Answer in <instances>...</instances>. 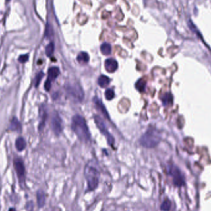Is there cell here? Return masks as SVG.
Listing matches in <instances>:
<instances>
[{
	"label": "cell",
	"mask_w": 211,
	"mask_h": 211,
	"mask_svg": "<svg viewBox=\"0 0 211 211\" xmlns=\"http://www.w3.org/2000/svg\"><path fill=\"white\" fill-rule=\"evenodd\" d=\"M71 127L80 140L84 142L89 141L91 134L84 118L80 115H75L72 119Z\"/></svg>",
	"instance_id": "cell-1"
},
{
	"label": "cell",
	"mask_w": 211,
	"mask_h": 211,
	"mask_svg": "<svg viewBox=\"0 0 211 211\" xmlns=\"http://www.w3.org/2000/svg\"><path fill=\"white\" fill-rule=\"evenodd\" d=\"M100 176L99 170L93 165V162L90 161L87 164L85 168V177L89 190H94L98 187Z\"/></svg>",
	"instance_id": "cell-2"
},
{
	"label": "cell",
	"mask_w": 211,
	"mask_h": 211,
	"mask_svg": "<svg viewBox=\"0 0 211 211\" xmlns=\"http://www.w3.org/2000/svg\"><path fill=\"white\" fill-rule=\"evenodd\" d=\"M161 141V135L158 130L156 129H149L141 137L140 142L143 147L152 148L159 143Z\"/></svg>",
	"instance_id": "cell-3"
},
{
	"label": "cell",
	"mask_w": 211,
	"mask_h": 211,
	"mask_svg": "<svg viewBox=\"0 0 211 211\" xmlns=\"http://www.w3.org/2000/svg\"><path fill=\"white\" fill-rule=\"evenodd\" d=\"M94 122H95L98 128L100 129L101 133L103 134L105 136V137L106 138L107 143H109V144L110 146H112V145H113L114 143V138L109 133V132H108L107 127L106 126L105 123L103 122V120H102V119L100 117H99V116H97V115L94 116Z\"/></svg>",
	"instance_id": "cell-4"
},
{
	"label": "cell",
	"mask_w": 211,
	"mask_h": 211,
	"mask_svg": "<svg viewBox=\"0 0 211 211\" xmlns=\"http://www.w3.org/2000/svg\"><path fill=\"white\" fill-rule=\"evenodd\" d=\"M66 90L69 95L76 101H82L84 97V93L82 87L77 83L67 86Z\"/></svg>",
	"instance_id": "cell-5"
},
{
	"label": "cell",
	"mask_w": 211,
	"mask_h": 211,
	"mask_svg": "<svg viewBox=\"0 0 211 211\" xmlns=\"http://www.w3.org/2000/svg\"><path fill=\"white\" fill-rule=\"evenodd\" d=\"M14 167L15 169L17 177L19 178L20 184L25 183V166L22 160L20 158H16L14 160Z\"/></svg>",
	"instance_id": "cell-6"
},
{
	"label": "cell",
	"mask_w": 211,
	"mask_h": 211,
	"mask_svg": "<svg viewBox=\"0 0 211 211\" xmlns=\"http://www.w3.org/2000/svg\"><path fill=\"white\" fill-rule=\"evenodd\" d=\"M169 172L171 175L173 177V181L175 185L177 187H181L185 184L184 178L182 174L176 166H171L170 167Z\"/></svg>",
	"instance_id": "cell-7"
},
{
	"label": "cell",
	"mask_w": 211,
	"mask_h": 211,
	"mask_svg": "<svg viewBox=\"0 0 211 211\" xmlns=\"http://www.w3.org/2000/svg\"><path fill=\"white\" fill-rule=\"evenodd\" d=\"M60 74V70L57 67H52L48 70V77L45 83V89L49 92L51 87V83Z\"/></svg>",
	"instance_id": "cell-8"
},
{
	"label": "cell",
	"mask_w": 211,
	"mask_h": 211,
	"mask_svg": "<svg viewBox=\"0 0 211 211\" xmlns=\"http://www.w3.org/2000/svg\"><path fill=\"white\" fill-rule=\"evenodd\" d=\"M51 128L54 133L57 135H59L63 130V122L57 113H55L52 117Z\"/></svg>",
	"instance_id": "cell-9"
},
{
	"label": "cell",
	"mask_w": 211,
	"mask_h": 211,
	"mask_svg": "<svg viewBox=\"0 0 211 211\" xmlns=\"http://www.w3.org/2000/svg\"><path fill=\"white\" fill-rule=\"evenodd\" d=\"M105 69L108 72L113 73L115 71H117L118 68V63L116 60L114 59H107L105 61L104 63Z\"/></svg>",
	"instance_id": "cell-10"
},
{
	"label": "cell",
	"mask_w": 211,
	"mask_h": 211,
	"mask_svg": "<svg viewBox=\"0 0 211 211\" xmlns=\"http://www.w3.org/2000/svg\"><path fill=\"white\" fill-rule=\"evenodd\" d=\"M94 104H95L97 109L99 111H100L101 113L103 114L106 118L109 119V114L106 110V109L105 106L103 104V103L101 102V101L98 99V98L95 97L94 98Z\"/></svg>",
	"instance_id": "cell-11"
},
{
	"label": "cell",
	"mask_w": 211,
	"mask_h": 211,
	"mask_svg": "<svg viewBox=\"0 0 211 211\" xmlns=\"http://www.w3.org/2000/svg\"><path fill=\"white\" fill-rule=\"evenodd\" d=\"M22 129L21 123L19 122L18 119L16 117H14L11 121L10 126H9V129L12 131H14V132H20Z\"/></svg>",
	"instance_id": "cell-12"
},
{
	"label": "cell",
	"mask_w": 211,
	"mask_h": 211,
	"mask_svg": "<svg viewBox=\"0 0 211 211\" xmlns=\"http://www.w3.org/2000/svg\"><path fill=\"white\" fill-rule=\"evenodd\" d=\"M37 204L39 207H43L45 204L46 201V195L44 191L42 190H38L37 193Z\"/></svg>",
	"instance_id": "cell-13"
},
{
	"label": "cell",
	"mask_w": 211,
	"mask_h": 211,
	"mask_svg": "<svg viewBox=\"0 0 211 211\" xmlns=\"http://www.w3.org/2000/svg\"><path fill=\"white\" fill-rule=\"evenodd\" d=\"M162 103L164 106H170L173 104V96L170 93H165L161 98Z\"/></svg>",
	"instance_id": "cell-14"
},
{
	"label": "cell",
	"mask_w": 211,
	"mask_h": 211,
	"mask_svg": "<svg viewBox=\"0 0 211 211\" xmlns=\"http://www.w3.org/2000/svg\"><path fill=\"white\" fill-rule=\"evenodd\" d=\"M110 82H111L110 78L107 77L106 75H101L98 80V85H99L101 88H105V87L108 86L109 85Z\"/></svg>",
	"instance_id": "cell-15"
},
{
	"label": "cell",
	"mask_w": 211,
	"mask_h": 211,
	"mask_svg": "<svg viewBox=\"0 0 211 211\" xmlns=\"http://www.w3.org/2000/svg\"><path fill=\"white\" fill-rule=\"evenodd\" d=\"M77 59L80 64H84L88 63L90 60V56L86 52H81L78 54Z\"/></svg>",
	"instance_id": "cell-16"
},
{
	"label": "cell",
	"mask_w": 211,
	"mask_h": 211,
	"mask_svg": "<svg viewBox=\"0 0 211 211\" xmlns=\"http://www.w3.org/2000/svg\"><path fill=\"white\" fill-rule=\"evenodd\" d=\"M146 82L143 78H141L136 82L135 83V88L140 93L144 92L146 90Z\"/></svg>",
	"instance_id": "cell-17"
},
{
	"label": "cell",
	"mask_w": 211,
	"mask_h": 211,
	"mask_svg": "<svg viewBox=\"0 0 211 211\" xmlns=\"http://www.w3.org/2000/svg\"><path fill=\"white\" fill-rule=\"evenodd\" d=\"M16 148L19 151H23L26 148V142L22 137H19L16 141Z\"/></svg>",
	"instance_id": "cell-18"
},
{
	"label": "cell",
	"mask_w": 211,
	"mask_h": 211,
	"mask_svg": "<svg viewBox=\"0 0 211 211\" xmlns=\"http://www.w3.org/2000/svg\"><path fill=\"white\" fill-rule=\"evenodd\" d=\"M100 49H101V52L102 53V54L106 56H108V55H109V54H111V51H112L111 45L109 44V43H103V44H102L101 46Z\"/></svg>",
	"instance_id": "cell-19"
},
{
	"label": "cell",
	"mask_w": 211,
	"mask_h": 211,
	"mask_svg": "<svg viewBox=\"0 0 211 211\" xmlns=\"http://www.w3.org/2000/svg\"><path fill=\"white\" fill-rule=\"evenodd\" d=\"M54 43H50L49 44H48L46 47L45 52H46V54L47 55V56H48V57L51 56L54 53Z\"/></svg>",
	"instance_id": "cell-20"
},
{
	"label": "cell",
	"mask_w": 211,
	"mask_h": 211,
	"mask_svg": "<svg viewBox=\"0 0 211 211\" xmlns=\"http://www.w3.org/2000/svg\"><path fill=\"white\" fill-rule=\"evenodd\" d=\"M171 207V202L169 199H166L164 201L161 206V210L162 211H169Z\"/></svg>",
	"instance_id": "cell-21"
},
{
	"label": "cell",
	"mask_w": 211,
	"mask_h": 211,
	"mask_svg": "<svg viewBox=\"0 0 211 211\" xmlns=\"http://www.w3.org/2000/svg\"><path fill=\"white\" fill-rule=\"evenodd\" d=\"M43 76H44V73H43V72H40L37 75H36L35 78L34 79V85L36 88H37V87L38 86Z\"/></svg>",
	"instance_id": "cell-22"
},
{
	"label": "cell",
	"mask_w": 211,
	"mask_h": 211,
	"mask_svg": "<svg viewBox=\"0 0 211 211\" xmlns=\"http://www.w3.org/2000/svg\"><path fill=\"white\" fill-rule=\"evenodd\" d=\"M105 97L107 100H112L115 97L114 92L112 90L107 89L105 92Z\"/></svg>",
	"instance_id": "cell-23"
},
{
	"label": "cell",
	"mask_w": 211,
	"mask_h": 211,
	"mask_svg": "<svg viewBox=\"0 0 211 211\" xmlns=\"http://www.w3.org/2000/svg\"><path fill=\"white\" fill-rule=\"evenodd\" d=\"M41 117H42V119H41V121H40V124H39V128L40 130H42L43 127L45 126V120H46V113L45 112V111H42V113L41 114Z\"/></svg>",
	"instance_id": "cell-24"
},
{
	"label": "cell",
	"mask_w": 211,
	"mask_h": 211,
	"mask_svg": "<svg viewBox=\"0 0 211 211\" xmlns=\"http://www.w3.org/2000/svg\"><path fill=\"white\" fill-rule=\"evenodd\" d=\"M28 59V54H23V55H20L19 58H18V61L20 63H25Z\"/></svg>",
	"instance_id": "cell-25"
},
{
	"label": "cell",
	"mask_w": 211,
	"mask_h": 211,
	"mask_svg": "<svg viewBox=\"0 0 211 211\" xmlns=\"http://www.w3.org/2000/svg\"><path fill=\"white\" fill-rule=\"evenodd\" d=\"M51 35H52V28L51 27H50V25H48L46 28L45 36L46 37L49 38Z\"/></svg>",
	"instance_id": "cell-26"
},
{
	"label": "cell",
	"mask_w": 211,
	"mask_h": 211,
	"mask_svg": "<svg viewBox=\"0 0 211 211\" xmlns=\"http://www.w3.org/2000/svg\"><path fill=\"white\" fill-rule=\"evenodd\" d=\"M34 202L32 201H30L27 203L26 206H25V209H26L27 211H33V210H34Z\"/></svg>",
	"instance_id": "cell-27"
},
{
	"label": "cell",
	"mask_w": 211,
	"mask_h": 211,
	"mask_svg": "<svg viewBox=\"0 0 211 211\" xmlns=\"http://www.w3.org/2000/svg\"><path fill=\"white\" fill-rule=\"evenodd\" d=\"M9 211H16V210L15 209H14V208H10L9 209Z\"/></svg>",
	"instance_id": "cell-28"
},
{
	"label": "cell",
	"mask_w": 211,
	"mask_h": 211,
	"mask_svg": "<svg viewBox=\"0 0 211 211\" xmlns=\"http://www.w3.org/2000/svg\"><path fill=\"white\" fill-rule=\"evenodd\" d=\"M6 1H10L11 0H6Z\"/></svg>",
	"instance_id": "cell-29"
}]
</instances>
